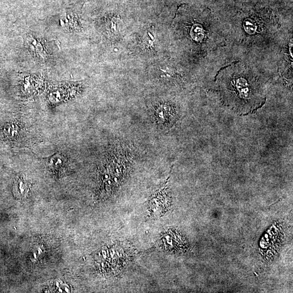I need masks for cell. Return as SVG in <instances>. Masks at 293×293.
Returning a JSON list of instances; mask_svg holds the SVG:
<instances>
[{"label": "cell", "mask_w": 293, "mask_h": 293, "mask_svg": "<svg viewBox=\"0 0 293 293\" xmlns=\"http://www.w3.org/2000/svg\"><path fill=\"white\" fill-rule=\"evenodd\" d=\"M155 119L159 124L164 126L171 125L176 118V112L173 109L167 105L159 106L155 113Z\"/></svg>", "instance_id": "cell-4"}, {"label": "cell", "mask_w": 293, "mask_h": 293, "mask_svg": "<svg viewBox=\"0 0 293 293\" xmlns=\"http://www.w3.org/2000/svg\"><path fill=\"white\" fill-rule=\"evenodd\" d=\"M48 166L50 171L55 177L59 178L68 172L69 168V159L62 153H56L48 159Z\"/></svg>", "instance_id": "cell-3"}, {"label": "cell", "mask_w": 293, "mask_h": 293, "mask_svg": "<svg viewBox=\"0 0 293 293\" xmlns=\"http://www.w3.org/2000/svg\"><path fill=\"white\" fill-rule=\"evenodd\" d=\"M31 189V184L28 180L23 176H19L14 184L13 192L15 197L25 198L28 197Z\"/></svg>", "instance_id": "cell-5"}, {"label": "cell", "mask_w": 293, "mask_h": 293, "mask_svg": "<svg viewBox=\"0 0 293 293\" xmlns=\"http://www.w3.org/2000/svg\"><path fill=\"white\" fill-rule=\"evenodd\" d=\"M30 49L32 50L33 52L36 54H37L42 57H44L46 55V53L44 46L39 41L32 39L29 41L28 43Z\"/></svg>", "instance_id": "cell-8"}, {"label": "cell", "mask_w": 293, "mask_h": 293, "mask_svg": "<svg viewBox=\"0 0 293 293\" xmlns=\"http://www.w3.org/2000/svg\"><path fill=\"white\" fill-rule=\"evenodd\" d=\"M218 80L224 102L239 114H249L264 104L265 98L261 83L245 67H228L221 72Z\"/></svg>", "instance_id": "cell-1"}, {"label": "cell", "mask_w": 293, "mask_h": 293, "mask_svg": "<svg viewBox=\"0 0 293 293\" xmlns=\"http://www.w3.org/2000/svg\"><path fill=\"white\" fill-rule=\"evenodd\" d=\"M168 202V197L165 189H163L157 192L151 201V209L153 213L160 214L164 212L163 208H165Z\"/></svg>", "instance_id": "cell-6"}, {"label": "cell", "mask_w": 293, "mask_h": 293, "mask_svg": "<svg viewBox=\"0 0 293 293\" xmlns=\"http://www.w3.org/2000/svg\"><path fill=\"white\" fill-rule=\"evenodd\" d=\"M122 145L116 146L106 156L98 170L99 191L107 196L119 188L126 177L133 161L132 153Z\"/></svg>", "instance_id": "cell-2"}, {"label": "cell", "mask_w": 293, "mask_h": 293, "mask_svg": "<svg viewBox=\"0 0 293 293\" xmlns=\"http://www.w3.org/2000/svg\"><path fill=\"white\" fill-rule=\"evenodd\" d=\"M3 135L9 140H15L21 137L23 133V127L17 122L7 123L3 130Z\"/></svg>", "instance_id": "cell-7"}]
</instances>
